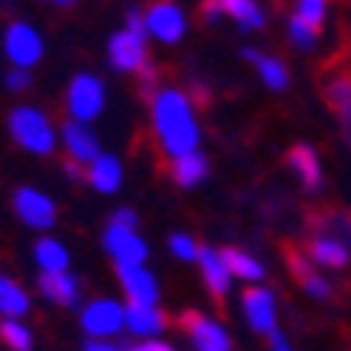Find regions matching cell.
I'll list each match as a JSON object with an SVG mask.
<instances>
[{
	"instance_id": "5",
	"label": "cell",
	"mask_w": 351,
	"mask_h": 351,
	"mask_svg": "<svg viewBox=\"0 0 351 351\" xmlns=\"http://www.w3.org/2000/svg\"><path fill=\"white\" fill-rule=\"evenodd\" d=\"M181 329H184V335L193 341V348H200V351H229L232 348L229 332H226L216 319H206L203 313L187 309L181 316Z\"/></svg>"
},
{
	"instance_id": "28",
	"label": "cell",
	"mask_w": 351,
	"mask_h": 351,
	"mask_svg": "<svg viewBox=\"0 0 351 351\" xmlns=\"http://www.w3.org/2000/svg\"><path fill=\"white\" fill-rule=\"evenodd\" d=\"M290 43L297 45V49H303V52H309L313 45L319 43V29L293 13V16H290Z\"/></svg>"
},
{
	"instance_id": "35",
	"label": "cell",
	"mask_w": 351,
	"mask_h": 351,
	"mask_svg": "<svg viewBox=\"0 0 351 351\" xmlns=\"http://www.w3.org/2000/svg\"><path fill=\"white\" fill-rule=\"evenodd\" d=\"M110 223H117V226H132V229H136V213H132V210H117V213L110 216Z\"/></svg>"
},
{
	"instance_id": "31",
	"label": "cell",
	"mask_w": 351,
	"mask_h": 351,
	"mask_svg": "<svg viewBox=\"0 0 351 351\" xmlns=\"http://www.w3.org/2000/svg\"><path fill=\"white\" fill-rule=\"evenodd\" d=\"M284 258H287V267H290V274L297 277V280H306L309 274H316L313 267H309V261L303 255H300L293 245H284Z\"/></svg>"
},
{
	"instance_id": "15",
	"label": "cell",
	"mask_w": 351,
	"mask_h": 351,
	"mask_svg": "<svg viewBox=\"0 0 351 351\" xmlns=\"http://www.w3.org/2000/svg\"><path fill=\"white\" fill-rule=\"evenodd\" d=\"M62 138H64V149L75 161L81 165H90V161L100 155V145H97V136L90 129L81 123V119H68L62 126Z\"/></svg>"
},
{
	"instance_id": "14",
	"label": "cell",
	"mask_w": 351,
	"mask_h": 351,
	"mask_svg": "<svg viewBox=\"0 0 351 351\" xmlns=\"http://www.w3.org/2000/svg\"><path fill=\"white\" fill-rule=\"evenodd\" d=\"M117 274L132 303H155L158 300V280L152 271L138 265H117Z\"/></svg>"
},
{
	"instance_id": "7",
	"label": "cell",
	"mask_w": 351,
	"mask_h": 351,
	"mask_svg": "<svg viewBox=\"0 0 351 351\" xmlns=\"http://www.w3.org/2000/svg\"><path fill=\"white\" fill-rule=\"evenodd\" d=\"M145 32H152L161 43H181L184 32H187V20H184V10L178 3H152L149 13H145Z\"/></svg>"
},
{
	"instance_id": "13",
	"label": "cell",
	"mask_w": 351,
	"mask_h": 351,
	"mask_svg": "<svg viewBox=\"0 0 351 351\" xmlns=\"http://www.w3.org/2000/svg\"><path fill=\"white\" fill-rule=\"evenodd\" d=\"M242 309H245V319L255 332L261 335H271L277 329V309H274V297L271 290L265 287H252L242 297Z\"/></svg>"
},
{
	"instance_id": "2",
	"label": "cell",
	"mask_w": 351,
	"mask_h": 351,
	"mask_svg": "<svg viewBox=\"0 0 351 351\" xmlns=\"http://www.w3.org/2000/svg\"><path fill=\"white\" fill-rule=\"evenodd\" d=\"M10 136L16 145H23L32 155H49L55 149L52 119L36 107H16L10 113Z\"/></svg>"
},
{
	"instance_id": "37",
	"label": "cell",
	"mask_w": 351,
	"mask_h": 351,
	"mask_svg": "<svg viewBox=\"0 0 351 351\" xmlns=\"http://www.w3.org/2000/svg\"><path fill=\"white\" fill-rule=\"evenodd\" d=\"M84 348H87V351H110V348H117V345H110L107 339H87Z\"/></svg>"
},
{
	"instance_id": "20",
	"label": "cell",
	"mask_w": 351,
	"mask_h": 351,
	"mask_svg": "<svg viewBox=\"0 0 351 351\" xmlns=\"http://www.w3.org/2000/svg\"><path fill=\"white\" fill-rule=\"evenodd\" d=\"M87 181L100 193H117L119 184H123V165H119V158H113V155H97V158L87 165Z\"/></svg>"
},
{
	"instance_id": "25",
	"label": "cell",
	"mask_w": 351,
	"mask_h": 351,
	"mask_svg": "<svg viewBox=\"0 0 351 351\" xmlns=\"http://www.w3.org/2000/svg\"><path fill=\"white\" fill-rule=\"evenodd\" d=\"M223 3L226 16H232L242 29H261L265 26V13L255 0H219Z\"/></svg>"
},
{
	"instance_id": "12",
	"label": "cell",
	"mask_w": 351,
	"mask_h": 351,
	"mask_svg": "<svg viewBox=\"0 0 351 351\" xmlns=\"http://www.w3.org/2000/svg\"><path fill=\"white\" fill-rule=\"evenodd\" d=\"M287 168L300 178V184H303V191H306V193H319L322 191L326 178H322L319 155H316V149H313V145H306V142L293 145V149L287 152Z\"/></svg>"
},
{
	"instance_id": "8",
	"label": "cell",
	"mask_w": 351,
	"mask_h": 351,
	"mask_svg": "<svg viewBox=\"0 0 351 351\" xmlns=\"http://www.w3.org/2000/svg\"><path fill=\"white\" fill-rule=\"evenodd\" d=\"M3 49L16 68H29L43 58V39L29 23H10V29L3 36Z\"/></svg>"
},
{
	"instance_id": "26",
	"label": "cell",
	"mask_w": 351,
	"mask_h": 351,
	"mask_svg": "<svg viewBox=\"0 0 351 351\" xmlns=\"http://www.w3.org/2000/svg\"><path fill=\"white\" fill-rule=\"evenodd\" d=\"M219 255H223V261L232 277H245V280H261V277H265V267L258 265L252 255L239 252V248H223Z\"/></svg>"
},
{
	"instance_id": "16",
	"label": "cell",
	"mask_w": 351,
	"mask_h": 351,
	"mask_svg": "<svg viewBox=\"0 0 351 351\" xmlns=\"http://www.w3.org/2000/svg\"><path fill=\"white\" fill-rule=\"evenodd\" d=\"M165 326H168V316H165L155 303H129V309H126V329L132 332V335L152 339V335H158Z\"/></svg>"
},
{
	"instance_id": "9",
	"label": "cell",
	"mask_w": 351,
	"mask_h": 351,
	"mask_svg": "<svg viewBox=\"0 0 351 351\" xmlns=\"http://www.w3.org/2000/svg\"><path fill=\"white\" fill-rule=\"evenodd\" d=\"M13 210H16V216H20L26 226H32V229H49V226L58 219V210H55V203L45 197V193H39L36 187H20V191L13 193Z\"/></svg>"
},
{
	"instance_id": "39",
	"label": "cell",
	"mask_w": 351,
	"mask_h": 351,
	"mask_svg": "<svg viewBox=\"0 0 351 351\" xmlns=\"http://www.w3.org/2000/svg\"><path fill=\"white\" fill-rule=\"evenodd\" d=\"M49 3H58V7H68V3H75V0H49Z\"/></svg>"
},
{
	"instance_id": "23",
	"label": "cell",
	"mask_w": 351,
	"mask_h": 351,
	"mask_svg": "<svg viewBox=\"0 0 351 351\" xmlns=\"http://www.w3.org/2000/svg\"><path fill=\"white\" fill-rule=\"evenodd\" d=\"M309 226H313L316 232L339 235L341 242L351 245V213H345V210H332V206L316 210V213H313V219H309Z\"/></svg>"
},
{
	"instance_id": "10",
	"label": "cell",
	"mask_w": 351,
	"mask_h": 351,
	"mask_svg": "<svg viewBox=\"0 0 351 351\" xmlns=\"http://www.w3.org/2000/svg\"><path fill=\"white\" fill-rule=\"evenodd\" d=\"M322 97H326L329 110L335 113V119L341 123V129H345V136L351 142V64L332 71V77L322 81Z\"/></svg>"
},
{
	"instance_id": "38",
	"label": "cell",
	"mask_w": 351,
	"mask_h": 351,
	"mask_svg": "<svg viewBox=\"0 0 351 351\" xmlns=\"http://www.w3.org/2000/svg\"><path fill=\"white\" fill-rule=\"evenodd\" d=\"M271 348H277V351H287L290 345H287V339H284V335H280V332H271Z\"/></svg>"
},
{
	"instance_id": "21",
	"label": "cell",
	"mask_w": 351,
	"mask_h": 351,
	"mask_svg": "<svg viewBox=\"0 0 351 351\" xmlns=\"http://www.w3.org/2000/svg\"><path fill=\"white\" fill-rule=\"evenodd\" d=\"M206 174H210V165H206V158H203L197 149L178 155V158H174V168H171V178H174L178 187H197Z\"/></svg>"
},
{
	"instance_id": "22",
	"label": "cell",
	"mask_w": 351,
	"mask_h": 351,
	"mask_svg": "<svg viewBox=\"0 0 351 351\" xmlns=\"http://www.w3.org/2000/svg\"><path fill=\"white\" fill-rule=\"evenodd\" d=\"M242 58L255 64L261 81H265L271 90H284V87L290 84V75H287V68H284V62H277V58H271V55H265V52H255V49H242Z\"/></svg>"
},
{
	"instance_id": "36",
	"label": "cell",
	"mask_w": 351,
	"mask_h": 351,
	"mask_svg": "<svg viewBox=\"0 0 351 351\" xmlns=\"http://www.w3.org/2000/svg\"><path fill=\"white\" fill-rule=\"evenodd\" d=\"M136 348H142V351H171V345L168 341H158L155 335H152V339H145L142 345H136Z\"/></svg>"
},
{
	"instance_id": "19",
	"label": "cell",
	"mask_w": 351,
	"mask_h": 351,
	"mask_svg": "<svg viewBox=\"0 0 351 351\" xmlns=\"http://www.w3.org/2000/svg\"><path fill=\"white\" fill-rule=\"evenodd\" d=\"M197 261H200L203 280H206L210 293H213L216 300H223L226 293H229V280H232V274H229L223 255L213 252V248H200V252H197Z\"/></svg>"
},
{
	"instance_id": "24",
	"label": "cell",
	"mask_w": 351,
	"mask_h": 351,
	"mask_svg": "<svg viewBox=\"0 0 351 351\" xmlns=\"http://www.w3.org/2000/svg\"><path fill=\"white\" fill-rule=\"evenodd\" d=\"M29 309V297L23 293V287L10 277H0V316L7 319H20Z\"/></svg>"
},
{
	"instance_id": "18",
	"label": "cell",
	"mask_w": 351,
	"mask_h": 351,
	"mask_svg": "<svg viewBox=\"0 0 351 351\" xmlns=\"http://www.w3.org/2000/svg\"><path fill=\"white\" fill-rule=\"evenodd\" d=\"M39 290H43V297H49L52 303L58 306H77V280L68 271H43L39 274Z\"/></svg>"
},
{
	"instance_id": "29",
	"label": "cell",
	"mask_w": 351,
	"mask_h": 351,
	"mask_svg": "<svg viewBox=\"0 0 351 351\" xmlns=\"http://www.w3.org/2000/svg\"><path fill=\"white\" fill-rule=\"evenodd\" d=\"M0 339L7 341L10 348H16V351H29V348H32V335H29V329H26L23 322H16V319L0 322Z\"/></svg>"
},
{
	"instance_id": "30",
	"label": "cell",
	"mask_w": 351,
	"mask_h": 351,
	"mask_svg": "<svg viewBox=\"0 0 351 351\" xmlns=\"http://www.w3.org/2000/svg\"><path fill=\"white\" fill-rule=\"evenodd\" d=\"M326 3H329V0H297V16H303V20L313 23L316 29H322V20H326Z\"/></svg>"
},
{
	"instance_id": "1",
	"label": "cell",
	"mask_w": 351,
	"mask_h": 351,
	"mask_svg": "<svg viewBox=\"0 0 351 351\" xmlns=\"http://www.w3.org/2000/svg\"><path fill=\"white\" fill-rule=\"evenodd\" d=\"M152 126L158 132L161 149L168 152L171 158H178L184 152H193L197 142H200V129H197V119H193L191 100L178 87L155 90V100H152Z\"/></svg>"
},
{
	"instance_id": "34",
	"label": "cell",
	"mask_w": 351,
	"mask_h": 351,
	"mask_svg": "<svg viewBox=\"0 0 351 351\" xmlns=\"http://www.w3.org/2000/svg\"><path fill=\"white\" fill-rule=\"evenodd\" d=\"M7 87H10V90H26V87H29V75H26L23 68H16V71L7 75Z\"/></svg>"
},
{
	"instance_id": "4",
	"label": "cell",
	"mask_w": 351,
	"mask_h": 351,
	"mask_svg": "<svg viewBox=\"0 0 351 351\" xmlns=\"http://www.w3.org/2000/svg\"><path fill=\"white\" fill-rule=\"evenodd\" d=\"M81 326L90 339H113L126 329V309L113 300H94L81 313Z\"/></svg>"
},
{
	"instance_id": "11",
	"label": "cell",
	"mask_w": 351,
	"mask_h": 351,
	"mask_svg": "<svg viewBox=\"0 0 351 351\" xmlns=\"http://www.w3.org/2000/svg\"><path fill=\"white\" fill-rule=\"evenodd\" d=\"M110 64L117 71H138L145 64V32L123 29L110 39Z\"/></svg>"
},
{
	"instance_id": "17",
	"label": "cell",
	"mask_w": 351,
	"mask_h": 351,
	"mask_svg": "<svg viewBox=\"0 0 351 351\" xmlns=\"http://www.w3.org/2000/svg\"><path fill=\"white\" fill-rule=\"evenodd\" d=\"M309 258L319 261L322 267H345L351 261V248L348 242H341L339 235L316 232L313 242H309Z\"/></svg>"
},
{
	"instance_id": "33",
	"label": "cell",
	"mask_w": 351,
	"mask_h": 351,
	"mask_svg": "<svg viewBox=\"0 0 351 351\" xmlns=\"http://www.w3.org/2000/svg\"><path fill=\"white\" fill-rule=\"evenodd\" d=\"M219 16H226L223 3H219V0H203L200 20H203V23H216V20H219Z\"/></svg>"
},
{
	"instance_id": "3",
	"label": "cell",
	"mask_w": 351,
	"mask_h": 351,
	"mask_svg": "<svg viewBox=\"0 0 351 351\" xmlns=\"http://www.w3.org/2000/svg\"><path fill=\"white\" fill-rule=\"evenodd\" d=\"M104 104H107V90H104V81L94 75H75L71 84H68V113L71 119H81V123H90L104 113Z\"/></svg>"
},
{
	"instance_id": "27",
	"label": "cell",
	"mask_w": 351,
	"mask_h": 351,
	"mask_svg": "<svg viewBox=\"0 0 351 351\" xmlns=\"http://www.w3.org/2000/svg\"><path fill=\"white\" fill-rule=\"evenodd\" d=\"M32 255H36V265L43 267V271H64L68 267V252L55 239H39L36 248H32Z\"/></svg>"
},
{
	"instance_id": "32",
	"label": "cell",
	"mask_w": 351,
	"mask_h": 351,
	"mask_svg": "<svg viewBox=\"0 0 351 351\" xmlns=\"http://www.w3.org/2000/svg\"><path fill=\"white\" fill-rule=\"evenodd\" d=\"M168 242H171V252L181 258V261H193V258H197V252H200V248H197V242H193L191 235H184V232H174Z\"/></svg>"
},
{
	"instance_id": "6",
	"label": "cell",
	"mask_w": 351,
	"mask_h": 351,
	"mask_svg": "<svg viewBox=\"0 0 351 351\" xmlns=\"http://www.w3.org/2000/svg\"><path fill=\"white\" fill-rule=\"evenodd\" d=\"M104 248L110 252V258L117 265H142L149 258V248L138 239V232L132 226H117L110 223V229L104 232Z\"/></svg>"
}]
</instances>
